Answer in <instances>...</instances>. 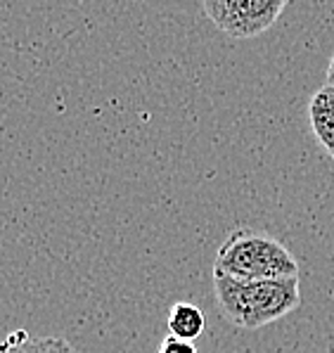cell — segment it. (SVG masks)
<instances>
[{"mask_svg":"<svg viewBox=\"0 0 334 353\" xmlns=\"http://www.w3.org/2000/svg\"><path fill=\"white\" fill-rule=\"evenodd\" d=\"M202 10L228 36L251 38L275 24L287 0H204Z\"/></svg>","mask_w":334,"mask_h":353,"instance_id":"3","label":"cell"},{"mask_svg":"<svg viewBox=\"0 0 334 353\" xmlns=\"http://www.w3.org/2000/svg\"><path fill=\"white\" fill-rule=\"evenodd\" d=\"M213 290L223 313L242 330L266 327L301 303L299 278L237 280L213 270Z\"/></svg>","mask_w":334,"mask_h":353,"instance_id":"1","label":"cell"},{"mask_svg":"<svg viewBox=\"0 0 334 353\" xmlns=\"http://www.w3.org/2000/svg\"><path fill=\"white\" fill-rule=\"evenodd\" d=\"M157 353H199L197 346L192 341H182L178 336H166L164 341L159 344V351Z\"/></svg>","mask_w":334,"mask_h":353,"instance_id":"7","label":"cell"},{"mask_svg":"<svg viewBox=\"0 0 334 353\" xmlns=\"http://www.w3.org/2000/svg\"><path fill=\"white\" fill-rule=\"evenodd\" d=\"M327 85H334V55L330 59V67H327Z\"/></svg>","mask_w":334,"mask_h":353,"instance_id":"8","label":"cell"},{"mask_svg":"<svg viewBox=\"0 0 334 353\" xmlns=\"http://www.w3.org/2000/svg\"><path fill=\"white\" fill-rule=\"evenodd\" d=\"M0 353H79V351L67 339L14 332L0 344Z\"/></svg>","mask_w":334,"mask_h":353,"instance_id":"6","label":"cell"},{"mask_svg":"<svg viewBox=\"0 0 334 353\" xmlns=\"http://www.w3.org/2000/svg\"><path fill=\"white\" fill-rule=\"evenodd\" d=\"M216 273L237 280H284L299 278V263L282 242L263 230L235 228L218 247Z\"/></svg>","mask_w":334,"mask_h":353,"instance_id":"2","label":"cell"},{"mask_svg":"<svg viewBox=\"0 0 334 353\" xmlns=\"http://www.w3.org/2000/svg\"><path fill=\"white\" fill-rule=\"evenodd\" d=\"M207 327V316L197 303L176 301L169 311V332L182 341H195Z\"/></svg>","mask_w":334,"mask_h":353,"instance_id":"5","label":"cell"},{"mask_svg":"<svg viewBox=\"0 0 334 353\" xmlns=\"http://www.w3.org/2000/svg\"><path fill=\"white\" fill-rule=\"evenodd\" d=\"M309 119L317 143L334 159V85L317 88L309 105Z\"/></svg>","mask_w":334,"mask_h":353,"instance_id":"4","label":"cell"}]
</instances>
